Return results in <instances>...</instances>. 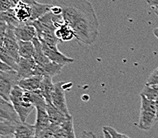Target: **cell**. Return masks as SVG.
<instances>
[{
  "instance_id": "1",
  "label": "cell",
  "mask_w": 158,
  "mask_h": 138,
  "mask_svg": "<svg viewBox=\"0 0 158 138\" xmlns=\"http://www.w3.org/2000/svg\"><path fill=\"white\" fill-rule=\"evenodd\" d=\"M61 8L65 23L73 29L75 38L85 45H92L99 34V22L92 4L88 0H52Z\"/></svg>"
},
{
  "instance_id": "2",
  "label": "cell",
  "mask_w": 158,
  "mask_h": 138,
  "mask_svg": "<svg viewBox=\"0 0 158 138\" xmlns=\"http://www.w3.org/2000/svg\"><path fill=\"white\" fill-rule=\"evenodd\" d=\"M10 103L19 115L21 122L25 123L30 113L35 107L30 103L28 91L22 89L19 85L13 88L10 93Z\"/></svg>"
},
{
  "instance_id": "3",
  "label": "cell",
  "mask_w": 158,
  "mask_h": 138,
  "mask_svg": "<svg viewBox=\"0 0 158 138\" xmlns=\"http://www.w3.org/2000/svg\"><path fill=\"white\" fill-rule=\"evenodd\" d=\"M156 118V103L141 96V108L138 123L136 126L141 130H149L154 125Z\"/></svg>"
},
{
  "instance_id": "4",
  "label": "cell",
  "mask_w": 158,
  "mask_h": 138,
  "mask_svg": "<svg viewBox=\"0 0 158 138\" xmlns=\"http://www.w3.org/2000/svg\"><path fill=\"white\" fill-rule=\"evenodd\" d=\"M73 83H71L59 82L54 84V89L51 96L52 104L58 110L63 113L64 115L70 117L72 116L69 111L65 98V91L68 88H70Z\"/></svg>"
},
{
  "instance_id": "5",
  "label": "cell",
  "mask_w": 158,
  "mask_h": 138,
  "mask_svg": "<svg viewBox=\"0 0 158 138\" xmlns=\"http://www.w3.org/2000/svg\"><path fill=\"white\" fill-rule=\"evenodd\" d=\"M20 78L15 70L0 71V97L10 103V93L19 84Z\"/></svg>"
},
{
  "instance_id": "6",
  "label": "cell",
  "mask_w": 158,
  "mask_h": 138,
  "mask_svg": "<svg viewBox=\"0 0 158 138\" xmlns=\"http://www.w3.org/2000/svg\"><path fill=\"white\" fill-rule=\"evenodd\" d=\"M36 112V121L35 125H34L35 129V138H42L50 126V120L46 108L37 107Z\"/></svg>"
},
{
  "instance_id": "7",
  "label": "cell",
  "mask_w": 158,
  "mask_h": 138,
  "mask_svg": "<svg viewBox=\"0 0 158 138\" xmlns=\"http://www.w3.org/2000/svg\"><path fill=\"white\" fill-rule=\"evenodd\" d=\"M0 120L10 122L15 125L21 123L19 115L15 111L11 103L5 100L2 97H0Z\"/></svg>"
},
{
  "instance_id": "8",
  "label": "cell",
  "mask_w": 158,
  "mask_h": 138,
  "mask_svg": "<svg viewBox=\"0 0 158 138\" xmlns=\"http://www.w3.org/2000/svg\"><path fill=\"white\" fill-rule=\"evenodd\" d=\"M36 68H37V63L34 58L25 59L20 57L15 71L18 73L20 79H23L36 75Z\"/></svg>"
},
{
  "instance_id": "9",
  "label": "cell",
  "mask_w": 158,
  "mask_h": 138,
  "mask_svg": "<svg viewBox=\"0 0 158 138\" xmlns=\"http://www.w3.org/2000/svg\"><path fill=\"white\" fill-rule=\"evenodd\" d=\"M5 50L11 55L15 60L19 62L20 56L19 54V41L15 34L14 28L8 26L7 30H6V38L4 40L3 46H2Z\"/></svg>"
},
{
  "instance_id": "10",
  "label": "cell",
  "mask_w": 158,
  "mask_h": 138,
  "mask_svg": "<svg viewBox=\"0 0 158 138\" xmlns=\"http://www.w3.org/2000/svg\"><path fill=\"white\" fill-rule=\"evenodd\" d=\"M41 46H42V50L44 54L51 61L54 62V63L60 64V65L64 66L74 61L73 58H70L66 56V55L63 54L62 52L58 50V49H52L50 47L47 46L46 45L42 43H41Z\"/></svg>"
},
{
  "instance_id": "11",
  "label": "cell",
  "mask_w": 158,
  "mask_h": 138,
  "mask_svg": "<svg viewBox=\"0 0 158 138\" xmlns=\"http://www.w3.org/2000/svg\"><path fill=\"white\" fill-rule=\"evenodd\" d=\"M14 32L18 41H33L34 38H37L36 29L30 24H20L14 28Z\"/></svg>"
},
{
  "instance_id": "12",
  "label": "cell",
  "mask_w": 158,
  "mask_h": 138,
  "mask_svg": "<svg viewBox=\"0 0 158 138\" xmlns=\"http://www.w3.org/2000/svg\"><path fill=\"white\" fill-rule=\"evenodd\" d=\"M43 79H44V76H41V75H34V76L20 79L18 85L25 91L35 92L41 88Z\"/></svg>"
},
{
  "instance_id": "13",
  "label": "cell",
  "mask_w": 158,
  "mask_h": 138,
  "mask_svg": "<svg viewBox=\"0 0 158 138\" xmlns=\"http://www.w3.org/2000/svg\"><path fill=\"white\" fill-rule=\"evenodd\" d=\"M55 138H76L74 132L73 117L69 118L64 123L60 125L54 133Z\"/></svg>"
},
{
  "instance_id": "14",
  "label": "cell",
  "mask_w": 158,
  "mask_h": 138,
  "mask_svg": "<svg viewBox=\"0 0 158 138\" xmlns=\"http://www.w3.org/2000/svg\"><path fill=\"white\" fill-rule=\"evenodd\" d=\"M46 110L48 114V117H49L50 123L53 125H56V126L61 125L69 118L72 117V116L68 117V116L64 115L63 113L58 110L52 104H47Z\"/></svg>"
},
{
  "instance_id": "15",
  "label": "cell",
  "mask_w": 158,
  "mask_h": 138,
  "mask_svg": "<svg viewBox=\"0 0 158 138\" xmlns=\"http://www.w3.org/2000/svg\"><path fill=\"white\" fill-rule=\"evenodd\" d=\"M13 138H35L34 125L26 122L18 124L15 128Z\"/></svg>"
},
{
  "instance_id": "16",
  "label": "cell",
  "mask_w": 158,
  "mask_h": 138,
  "mask_svg": "<svg viewBox=\"0 0 158 138\" xmlns=\"http://www.w3.org/2000/svg\"><path fill=\"white\" fill-rule=\"evenodd\" d=\"M54 84L55 83H52V78H51V77L44 76L41 88H40L37 91H35L37 92V93L41 95L43 97L45 98L47 104H52L51 96H52V91H53Z\"/></svg>"
},
{
  "instance_id": "17",
  "label": "cell",
  "mask_w": 158,
  "mask_h": 138,
  "mask_svg": "<svg viewBox=\"0 0 158 138\" xmlns=\"http://www.w3.org/2000/svg\"><path fill=\"white\" fill-rule=\"evenodd\" d=\"M35 47L33 41H19V54L21 58L31 59L34 58Z\"/></svg>"
},
{
  "instance_id": "18",
  "label": "cell",
  "mask_w": 158,
  "mask_h": 138,
  "mask_svg": "<svg viewBox=\"0 0 158 138\" xmlns=\"http://www.w3.org/2000/svg\"><path fill=\"white\" fill-rule=\"evenodd\" d=\"M56 36L60 41H69L75 38L73 29L65 22L60 25L56 29Z\"/></svg>"
},
{
  "instance_id": "19",
  "label": "cell",
  "mask_w": 158,
  "mask_h": 138,
  "mask_svg": "<svg viewBox=\"0 0 158 138\" xmlns=\"http://www.w3.org/2000/svg\"><path fill=\"white\" fill-rule=\"evenodd\" d=\"M0 22L6 23L8 26L12 27V28H15L21 24L20 22L18 20L15 16V10L13 8L0 14Z\"/></svg>"
},
{
  "instance_id": "20",
  "label": "cell",
  "mask_w": 158,
  "mask_h": 138,
  "mask_svg": "<svg viewBox=\"0 0 158 138\" xmlns=\"http://www.w3.org/2000/svg\"><path fill=\"white\" fill-rule=\"evenodd\" d=\"M140 96H144L151 101H156L158 99V85H149L145 84L141 90Z\"/></svg>"
},
{
  "instance_id": "21",
  "label": "cell",
  "mask_w": 158,
  "mask_h": 138,
  "mask_svg": "<svg viewBox=\"0 0 158 138\" xmlns=\"http://www.w3.org/2000/svg\"><path fill=\"white\" fill-rule=\"evenodd\" d=\"M0 59L4 63H6V65L9 66L10 67H11L13 70H15V71L16 70L18 66V62L2 47H0Z\"/></svg>"
},
{
  "instance_id": "22",
  "label": "cell",
  "mask_w": 158,
  "mask_h": 138,
  "mask_svg": "<svg viewBox=\"0 0 158 138\" xmlns=\"http://www.w3.org/2000/svg\"><path fill=\"white\" fill-rule=\"evenodd\" d=\"M16 125L0 120V136H13Z\"/></svg>"
},
{
  "instance_id": "23",
  "label": "cell",
  "mask_w": 158,
  "mask_h": 138,
  "mask_svg": "<svg viewBox=\"0 0 158 138\" xmlns=\"http://www.w3.org/2000/svg\"><path fill=\"white\" fill-rule=\"evenodd\" d=\"M7 24L2 22H0V47L3 46L4 40L6 38V30H7Z\"/></svg>"
},
{
  "instance_id": "24",
  "label": "cell",
  "mask_w": 158,
  "mask_h": 138,
  "mask_svg": "<svg viewBox=\"0 0 158 138\" xmlns=\"http://www.w3.org/2000/svg\"><path fill=\"white\" fill-rule=\"evenodd\" d=\"M145 84L149 85H158V67L152 71L149 76Z\"/></svg>"
},
{
  "instance_id": "25",
  "label": "cell",
  "mask_w": 158,
  "mask_h": 138,
  "mask_svg": "<svg viewBox=\"0 0 158 138\" xmlns=\"http://www.w3.org/2000/svg\"><path fill=\"white\" fill-rule=\"evenodd\" d=\"M12 8L13 6L9 0H0V14Z\"/></svg>"
},
{
  "instance_id": "26",
  "label": "cell",
  "mask_w": 158,
  "mask_h": 138,
  "mask_svg": "<svg viewBox=\"0 0 158 138\" xmlns=\"http://www.w3.org/2000/svg\"><path fill=\"white\" fill-rule=\"evenodd\" d=\"M102 128L109 132V133H110L112 138H123V134L118 132L116 129H114V128H112V127L104 126V127H102Z\"/></svg>"
},
{
  "instance_id": "27",
  "label": "cell",
  "mask_w": 158,
  "mask_h": 138,
  "mask_svg": "<svg viewBox=\"0 0 158 138\" xmlns=\"http://www.w3.org/2000/svg\"><path fill=\"white\" fill-rule=\"evenodd\" d=\"M81 138H97L96 135L91 131H84Z\"/></svg>"
},
{
  "instance_id": "28",
  "label": "cell",
  "mask_w": 158,
  "mask_h": 138,
  "mask_svg": "<svg viewBox=\"0 0 158 138\" xmlns=\"http://www.w3.org/2000/svg\"><path fill=\"white\" fill-rule=\"evenodd\" d=\"M11 70H13V69L11 67H10L8 65H6V63H4L0 59V71H11Z\"/></svg>"
},
{
  "instance_id": "29",
  "label": "cell",
  "mask_w": 158,
  "mask_h": 138,
  "mask_svg": "<svg viewBox=\"0 0 158 138\" xmlns=\"http://www.w3.org/2000/svg\"><path fill=\"white\" fill-rule=\"evenodd\" d=\"M10 2H11L12 6H13V8L15 7L17 4H19V2H32L33 0H9Z\"/></svg>"
},
{
  "instance_id": "30",
  "label": "cell",
  "mask_w": 158,
  "mask_h": 138,
  "mask_svg": "<svg viewBox=\"0 0 158 138\" xmlns=\"http://www.w3.org/2000/svg\"><path fill=\"white\" fill-rule=\"evenodd\" d=\"M147 3L150 6L156 7L158 6V0H147Z\"/></svg>"
},
{
  "instance_id": "31",
  "label": "cell",
  "mask_w": 158,
  "mask_h": 138,
  "mask_svg": "<svg viewBox=\"0 0 158 138\" xmlns=\"http://www.w3.org/2000/svg\"><path fill=\"white\" fill-rule=\"evenodd\" d=\"M42 138H55V136H54V134L52 133V131L48 129V130H47L46 133L45 134V136H43Z\"/></svg>"
},
{
  "instance_id": "32",
  "label": "cell",
  "mask_w": 158,
  "mask_h": 138,
  "mask_svg": "<svg viewBox=\"0 0 158 138\" xmlns=\"http://www.w3.org/2000/svg\"><path fill=\"white\" fill-rule=\"evenodd\" d=\"M102 133H103V137L104 138H112L109 132L106 131L105 129H103V128H102Z\"/></svg>"
},
{
  "instance_id": "33",
  "label": "cell",
  "mask_w": 158,
  "mask_h": 138,
  "mask_svg": "<svg viewBox=\"0 0 158 138\" xmlns=\"http://www.w3.org/2000/svg\"><path fill=\"white\" fill-rule=\"evenodd\" d=\"M153 34H154L155 37L158 39V28H156L153 30Z\"/></svg>"
},
{
  "instance_id": "34",
  "label": "cell",
  "mask_w": 158,
  "mask_h": 138,
  "mask_svg": "<svg viewBox=\"0 0 158 138\" xmlns=\"http://www.w3.org/2000/svg\"><path fill=\"white\" fill-rule=\"evenodd\" d=\"M156 103V118L158 120V99L156 101H155Z\"/></svg>"
},
{
  "instance_id": "35",
  "label": "cell",
  "mask_w": 158,
  "mask_h": 138,
  "mask_svg": "<svg viewBox=\"0 0 158 138\" xmlns=\"http://www.w3.org/2000/svg\"><path fill=\"white\" fill-rule=\"evenodd\" d=\"M153 11L158 16V6H156V7H153Z\"/></svg>"
},
{
  "instance_id": "36",
  "label": "cell",
  "mask_w": 158,
  "mask_h": 138,
  "mask_svg": "<svg viewBox=\"0 0 158 138\" xmlns=\"http://www.w3.org/2000/svg\"><path fill=\"white\" fill-rule=\"evenodd\" d=\"M0 138H13V136H0Z\"/></svg>"
},
{
  "instance_id": "37",
  "label": "cell",
  "mask_w": 158,
  "mask_h": 138,
  "mask_svg": "<svg viewBox=\"0 0 158 138\" xmlns=\"http://www.w3.org/2000/svg\"><path fill=\"white\" fill-rule=\"evenodd\" d=\"M123 138H130V136H127V135H125V134H123Z\"/></svg>"
}]
</instances>
